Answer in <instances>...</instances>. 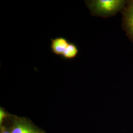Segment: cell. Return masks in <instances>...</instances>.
<instances>
[{
    "mask_svg": "<svg viewBox=\"0 0 133 133\" xmlns=\"http://www.w3.org/2000/svg\"><path fill=\"white\" fill-rule=\"evenodd\" d=\"M128 0H86L84 3L91 15L108 18L122 12Z\"/></svg>",
    "mask_w": 133,
    "mask_h": 133,
    "instance_id": "1",
    "label": "cell"
},
{
    "mask_svg": "<svg viewBox=\"0 0 133 133\" xmlns=\"http://www.w3.org/2000/svg\"><path fill=\"white\" fill-rule=\"evenodd\" d=\"M11 133H46L30 119L12 114L9 119Z\"/></svg>",
    "mask_w": 133,
    "mask_h": 133,
    "instance_id": "2",
    "label": "cell"
},
{
    "mask_svg": "<svg viewBox=\"0 0 133 133\" xmlns=\"http://www.w3.org/2000/svg\"><path fill=\"white\" fill-rule=\"evenodd\" d=\"M121 14V27L133 46V0H128Z\"/></svg>",
    "mask_w": 133,
    "mask_h": 133,
    "instance_id": "3",
    "label": "cell"
},
{
    "mask_svg": "<svg viewBox=\"0 0 133 133\" xmlns=\"http://www.w3.org/2000/svg\"><path fill=\"white\" fill-rule=\"evenodd\" d=\"M70 42L64 37H57L50 38V49L51 52L57 56H62L63 53Z\"/></svg>",
    "mask_w": 133,
    "mask_h": 133,
    "instance_id": "4",
    "label": "cell"
},
{
    "mask_svg": "<svg viewBox=\"0 0 133 133\" xmlns=\"http://www.w3.org/2000/svg\"><path fill=\"white\" fill-rule=\"evenodd\" d=\"M79 52L78 46L76 43H70L69 45L62 55V59L66 60H71L75 59L78 55Z\"/></svg>",
    "mask_w": 133,
    "mask_h": 133,
    "instance_id": "5",
    "label": "cell"
},
{
    "mask_svg": "<svg viewBox=\"0 0 133 133\" xmlns=\"http://www.w3.org/2000/svg\"><path fill=\"white\" fill-rule=\"evenodd\" d=\"M12 115L2 107H0V126L8 120Z\"/></svg>",
    "mask_w": 133,
    "mask_h": 133,
    "instance_id": "6",
    "label": "cell"
},
{
    "mask_svg": "<svg viewBox=\"0 0 133 133\" xmlns=\"http://www.w3.org/2000/svg\"><path fill=\"white\" fill-rule=\"evenodd\" d=\"M0 133H11L10 124H7L5 122L2 125L0 126Z\"/></svg>",
    "mask_w": 133,
    "mask_h": 133,
    "instance_id": "7",
    "label": "cell"
}]
</instances>
